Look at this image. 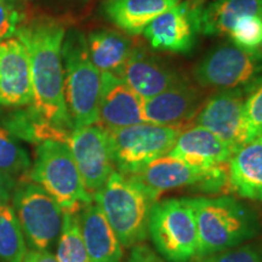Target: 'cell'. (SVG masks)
Segmentation results:
<instances>
[{"mask_svg": "<svg viewBox=\"0 0 262 262\" xmlns=\"http://www.w3.org/2000/svg\"><path fill=\"white\" fill-rule=\"evenodd\" d=\"M64 34L60 21L41 16L25 21L15 37L25 45L31 64L32 107L52 127L71 135L74 126L66 104L61 55Z\"/></svg>", "mask_w": 262, "mask_h": 262, "instance_id": "6da1fadb", "label": "cell"}, {"mask_svg": "<svg viewBox=\"0 0 262 262\" xmlns=\"http://www.w3.org/2000/svg\"><path fill=\"white\" fill-rule=\"evenodd\" d=\"M198 229V257L239 247L261 233L257 212L231 195L186 198Z\"/></svg>", "mask_w": 262, "mask_h": 262, "instance_id": "7a4b0ae2", "label": "cell"}, {"mask_svg": "<svg viewBox=\"0 0 262 262\" xmlns=\"http://www.w3.org/2000/svg\"><path fill=\"white\" fill-rule=\"evenodd\" d=\"M93 201L124 248L142 244L148 237L150 210L158 199L134 176L114 170Z\"/></svg>", "mask_w": 262, "mask_h": 262, "instance_id": "3957f363", "label": "cell"}, {"mask_svg": "<svg viewBox=\"0 0 262 262\" xmlns=\"http://www.w3.org/2000/svg\"><path fill=\"white\" fill-rule=\"evenodd\" d=\"M61 55L66 104L74 129L95 125L102 77L90 58L86 35L75 28L66 31Z\"/></svg>", "mask_w": 262, "mask_h": 262, "instance_id": "277c9868", "label": "cell"}, {"mask_svg": "<svg viewBox=\"0 0 262 262\" xmlns=\"http://www.w3.org/2000/svg\"><path fill=\"white\" fill-rule=\"evenodd\" d=\"M28 172V179L44 188L64 214L78 215L93 203L68 143L54 140L39 143Z\"/></svg>", "mask_w": 262, "mask_h": 262, "instance_id": "5b68a950", "label": "cell"}, {"mask_svg": "<svg viewBox=\"0 0 262 262\" xmlns=\"http://www.w3.org/2000/svg\"><path fill=\"white\" fill-rule=\"evenodd\" d=\"M148 235L165 261L192 262L198 256V229L186 198L157 201L150 210Z\"/></svg>", "mask_w": 262, "mask_h": 262, "instance_id": "8992f818", "label": "cell"}, {"mask_svg": "<svg viewBox=\"0 0 262 262\" xmlns=\"http://www.w3.org/2000/svg\"><path fill=\"white\" fill-rule=\"evenodd\" d=\"M11 202L26 243L33 250L51 251L63 225V211L57 202L28 176L17 181Z\"/></svg>", "mask_w": 262, "mask_h": 262, "instance_id": "52a82bcc", "label": "cell"}, {"mask_svg": "<svg viewBox=\"0 0 262 262\" xmlns=\"http://www.w3.org/2000/svg\"><path fill=\"white\" fill-rule=\"evenodd\" d=\"M107 133L114 168L123 175L131 176L153 160L169 155L181 130L142 123Z\"/></svg>", "mask_w": 262, "mask_h": 262, "instance_id": "ba28073f", "label": "cell"}, {"mask_svg": "<svg viewBox=\"0 0 262 262\" xmlns=\"http://www.w3.org/2000/svg\"><path fill=\"white\" fill-rule=\"evenodd\" d=\"M193 78L203 88L248 91L262 78V57L232 42L216 45L193 68Z\"/></svg>", "mask_w": 262, "mask_h": 262, "instance_id": "9c48e42d", "label": "cell"}, {"mask_svg": "<svg viewBox=\"0 0 262 262\" xmlns=\"http://www.w3.org/2000/svg\"><path fill=\"white\" fill-rule=\"evenodd\" d=\"M134 176L157 199L162 193L181 187H195L204 193H229L227 165L202 170L169 155L153 160Z\"/></svg>", "mask_w": 262, "mask_h": 262, "instance_id": "30bf717a", "label": "cell"}, {"mask_svg": "<svg viewBox=\"0 0 262 262\" xmlns=\"http://www.w3.org/2000/svg\"><path fill=\"white\" fill-rule=\"evenodd\" d=\"M203 0H182L153 19L142 32L157 51L188 54L202 33Z\"/></svg>", "mask_w": 262, "mask_h": 262, "instance_id": "8fae6325", "label": "cell"}, {"mask_svg": "<svg viewBox=\"0 0 262 262\" xmlns=\"http://www.w3.org/2000/svg\"><path fill=\"white\" fill-rule=\"evenodd\" d=\"M245 96L247 91L243 89L219 90L202 104L189 125L211 131L234 152L249 141L244 119Z\"/></svg>", "mask_w": 262, "mask_h": 262, "instance_id": "7c38bea8", "label": "cell"}, {"mask_svg": "<svg viewBox=\"0 0 262 262\" xmlns=\"http://www.w3.org/2000/svg\"><path fill=\"white\" fill-rule=\"evenodd\" d=\"M67 143L84 187L93 196L116 170L108 133L96 124L75 127Z\"/></svg>", "mask_w": 262, "mask_h": 262, "instance_id": "4fadbf2b", "label": "cell"}, {"mask_svg": "<svg viewBox=\"0 0 262 262\" xmlns=\"http://www.w3.org/2000/svg\"><path fill=\"white\" fill-rule=\"evenodd\" d=\"M33 103L29 58L17 37L0 42V106L22 108Z\"/></svg>", "mask_w": 262, "mask_h": 262, "instance_id": "5bb4252c", "label": "cell"}, {"mask_svg": "<svg viewBox=\"0 0 262 262\" xmlns=\"http://www.w3.org/2000/svg\"><path fill=\"white\" fill-rule=\"evenodd\" d=\"M202 94L187 78L156 96L143 100L146 123L176 127L189 125L202 107Z\"/></svg>", "mask_w": 262, "mask_h": 262, "instance_id": "9a60e30c", "label": "cell"}, {"mask_svg": "<svg viewBox=\"0 0 262 262\" xmlns=\"http://www.w3.org/2000/svg\"><path fill=\"white\" fill-rule=\"evenodd\" d=\"M100 104L96 125L106 131L123 129L146 123L143 117V98L124 81L110 73H101Z\"/></svg>", "mask_w": 262, "mask_h": 262, "instance_id": "2e32d148", "label": "cell"}, {"mask_svg": "<svg viewBox=\"0 0 262 262\" xmlns=\"http://www.w3.org/2000/svg\"><path fill=\"white\" fill-rule=\"evenodd\" d=\"M122 79L143 100L170 89L186 77L145 48L135 45L124 67Z\"/></svg>", "mask_w": 262, "mask_h": 262, "instance_id": "e0dca14e", "label": "cell"}, {"mask_svg": "<svg viewBox=\"0 0 262 262\" xmlns=\"http://www.w3.org/2000/svg\"><path fill=\"white\" fill-rule=\"evenodd\" d=\"M233 149L211 131L189 125L180 133L169 156L187 163L193 168L209 170L227 165Z\"/></svg>", "mask_w": 262, "mask_h": 262, "instance_id": "ac0fdd59", "label": "cell"}, {"mask_svg": "<svg viewBox=\"0 0 262 262\" xmlns=\"http://www.w3.org/2000/svg\"><path fill=\"white\" fill-rule=\"evenodd\" d=\"M227 178L229 193L262 202V135L249 140L232 153Z\"/></svg>", "mask_w": 262, "mask_h": 262, "instance_id": "d6986e66", "label": "cell"}, {"mask_svg": "<svg viewBox=\"0 0 262 262\" xmlns=\"http://www.w3.org/2000/svg\"><path fill=\"white\" fill-rule=\"evenodd\" d=\"M182 0H103L101 11L118 31L126 35L142 34L153 19Z\"/></svg>", "mask_w": 262, "mask_h": 262, "instance_id": "ffe728a7", "label": "cell"}, {"mask_svg": "<svg viewBox=\"0 0 262 262\" xmlns=\"http://www.w3.org/2000/svg\"><path fill=\"white\" fill-rule=\"evenodd\" d=\"M78 220L90 262H122L124 247L96 204L85 206Z\"/></svg>", "mask_w": 262, "mask_h": 262, "instance_id": "44dd1931", "label": "cell"}, {"mask_svg": "<svg viewBox=\"0 0 262 262\" xmlns=\"http://www.w3.org/2000/svg\"><path fill=\"white\" fill-rule=\"evenodd\" d=\"M86 42L90 58L97 70L122 78L135 47L129 35L118 29H96L88 34Z\"/></svg>", "mask_w": 262, "mask_h": 262, "instance_id": "7402d4cb", "label": "cell"}, {"mask_svg": "<svg viewBox=\"0 0 262 262\" xmlns=\"http://www.w3.org/2000/svg\"><path fill=\"white\" fill-rule=\"evenodd\" d=\"M247 16L262 17V0H214L203 9L202 34L227 35L235 22Z\"/></svg>", "mask_w": 262, "mask_h": 262, "instance_id": "603a6c76", "label": "cell"}, {"mask_svg": "<svg viewBox=\"0 0 262 262\" xmlns=\"http://www.w3.org/2000/svg\"><path fill=\"white\" fill-rule=\"evenodd\" d=\"M26 253L27 243L14 209L0 202V262H22Z\"/></svg>", "mask_w": 262, "mask_h": 262, "instance_id": "cb8c5ba5", "label": "cell"}, {"mask_svg": "<svg viewBox=\"0 0 262 262\" xmlns=\"http://www.w3.org/2000/svg\"><path fill=\"white\" fill-rule=\"evenodd\" d=\"M31 169V158L18 139L6 129L0 119V170L15 178H25Z\"/></svg>", "mask_w": 262, "mask_h": 262, "instance_id": "d4e9b609", "label": "cell"}, {"mask_svg": "<svg viewBox=\"0 0 262 262\" xmlns=\"http://www.w3.org/2000/svg\"><path fill=\"white\" fill-rule=\"evenodd\" d=\"M58 262H90L85 248L78 215L64 214L61 235L57 242Z\"/></svg>", "mask_w": 262, "mask_h": 262, "instance_id": "484cf974", "label": "cell"}, {"mask_svg": "<svg viewBox=\"0 0 262 262\" xmlns=\"http://www.w3.org/2000/svg\"><path fill=\"white\" fill-rule=\"evenodd\" d=\"M227 35L235 47L253 54H260L258 51L262 45V17L247 16L238 19Z\"/></svg>", "mask_w": 262, "mask_h": 262, "instance_id": "4316f807", "label": "cell"}, {"mask_svg": "<svg viewBox=\"0 0 262 262\" xmlns=\"http://www.w3.org/2000/svg\"><path fill=\"white\" fill-rule=\"evenodd\" d=\"M193 262H262V241H251L239 247L195 258Z\"/></svg>", "mask_w": 262, "mask_h": 262, "instance_id": "83f0119b", "label": "cell"}, {"mask_svg": "<svg viewBox=\"0 0 262 262\" xmlns=\"http://www.w3.org/2000/svg\"><path fill=\"white\" fill-rule=\"evenodd\" d=\"M244 119L249 140L260 135L262 131V78L245 96Z\"/></svg>", "mask_w": 262, "mask_h": 262, "instance_id": "f1b7e54d", "label": "cell"}, {"mask_svg": "<svg viewBox=\"0 0 262 262\" xmlns=\"http://www.w3.org/2000/svg\"><path fill=\"white\" fill-rule=\"evenodd\" d=\"M24 22V14L17 3L0 0V42L15 37Z\"/></svg>", "mask_w": 262, "mask_h": 262, "instance_id": "f546056e", "label": "cell"}, {"mask_svg": "<svg viewBox=\"0 0 262 262\" xmlns=\"http://www.w3.org/2000/svg\"><path fill=\"white\" fill-rule=\"evenodd\" d=\"M126 262H165L162 256L155 253L145 244H137L131 248Z\"/></svg>", "mask_w": 262, "mask_h": 262, "instance_id": "4dcf8cb0", "label": "cell"}, {"mask_svg": "<svg viewBox=\"0 0 262 262\" xmlns=\"http://www.w3.org/2000/svg\"><path fill=\"white\" fill-rule=\"evenodd\" d=\"M16 185H17V180L0 170V202L9 203L11 201Z\"/></svg>", "mask_w": 262, "mask_h": 262, "instance_id": "1f68e13d", "label": "cell"}, {"mask_svg": "<svg viewBox=\"0 0 262 262\" xmlns=\"http://www.w3.org/2000/svg\"><path fill=\"white\" fill-rule=\"evenodd\" d=\"M22 262H58L56 255L51 251H41V250H27Z\"/></svg>", "mask_w": 262, "mask_h": 262, "instance_id": "d6a6232c", "label": "cell"}, {"mask_svg": "<svg viewBox=\"0 0 262 262\" xmlns=\"http://www.w3.org/2000/svg\"><path fill=\"white\" fill-rule=\"evenodd\" d=\"M39 2L47 3L52 5H81L88 3L89 0H39Z\"/></svg>", "mask_w": 262, "mask_h": 262, "instance_id": "836d02e7", "label": "cell"}, {"mask_svg": "<svg viewBox=\"0 0 262 262\" xmlns=\"http://www.w3.org/2000/svg\"><path fill=\"white\" fill-rule=\"evenodd\" d=\"M258 52H260V56L262 57V45H261V48H260V51H258Z\"/></svg>", "mask_w": 262, "mask_h": 262, "instance_id": "e575fe53", "label": "cell"}, {"mask_svg": "<svg viewBox=\"0 0 262 262\" xmlns=\"http://www.w3.org/2000/svg\"><path fill=\"white\" fill-rule=\"evenodd\" d=\"M6 2H14V3H17L18 0H6Z\"/></svg>", "mask_w": 262, "mask_h": 262, "instance_id": "d590c367", "label": "cell"}, {"mask_svg": "<svg viewBox=\"0 0 262 262\" xmlns=\"http://www.w3.org/2000/svg\"><path fill=\"white\" fill-rule=\"evenodd\" d=\"M260 135H262V131H261V133H260Z\"/></svg>", "mask_w": 262, "mask_h": 262, "instance_id": "8d00e7d4", "label": "cell"}]
</instances>
